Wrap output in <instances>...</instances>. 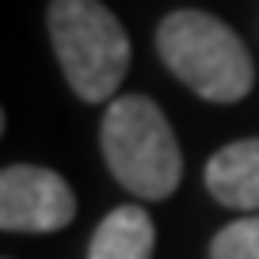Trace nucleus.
I'll list each match as a JSON object with an SVG mask.
<instances>
[{"instance_id":"nucleus-5","label":"nucleus","mask_w":259,"mask_h":259,"mask_svg":"<svg viewBox=\"0 0 259 259\" xmlns=\"http://www.w3.org/2000/svg\"><path fill=\"white\" fill-rule=\"evenodd\" d=\"M206 187L229 210H259V138L233 141L206 164Z\"/></svg>"},{"instance_id":"nucleus-4","label":"nucleus","mask_w":259,"mask_h":259,"mask_svg":"<svg viewBox=\"0 0 259 259\" xmlns=\"http://www.w3.org/2000/svg\"><path fill=\"white\" fill-rule=\"evenodd\" d=\"M76 198L57 171L12 164L0 176V225L8 233H57L73 221Z\"/></svg>"},{"instance_id":"nucleus-6","label":"nucleus","mask_w":259,"mask_h":259,"mask_svg":"<svg viewBox=\"0 0 259 259\" xmlns=\"http://www.w3.org/2000/svg\"><path fill=\"white\" fill-rule=\"evenodd\" d=\"M153 240V218L141 206H118L99 221L88 244V259H149Z\"/></svg>"},{"instance_id":"nucleus-3","label":"nucleus","mask_w":259,"mask_h":259,"mask_svg":"<svg viewBox=\"0 0 259 259\" xmlns=\"http://www.w3.org/2000/svg\"><path fill=\"white\" fill-rule=\"evenodd\" d=\"M46 23L69 88L84 103H103L114 96L130 69V38L114 12H107L99 0H54Z\"/></svg>"},{"instance_id":"nucleus-2","label":"nucleus","mask_w":259,"mask_h":259,"mask_svg":"<svg viewBox=\"0 0 259 259\" xmlns=\"http://www.w3.org/2000/svg\"><path fill=\"white\" fill-rule=\"evenodd\" d=\"M107 168L138 198H168L183 179L176 134L149 96H122L107 107L99 130Z\"/></svg>"},{"instance_id":"nucleus-7","label":"nucleus","mask_w":259,"mask_h":259,"mask_svg":"<svg viewBox=\"0 0 259 259\" xmlns=\"http://www.w3.org/2000/svg\"><path fill=\"white\" fill-rule=\"evenodd\" d=\"M210 259H259V218L225 225L210 244Z\"/></svg>"},{"instance_id":"nucleus-1","label":"nucleus","mask_w":259,"mask_h":259,"mask_svg":"<svg viewBox=\"0 0 259 259\" xmlns=\"http://www.w3.org/2000/svg\"><path fill=\"white\" fill-rule=\"evenodd\" d=\"M156 50L171 73L210 103H236L251 92L255 69L248 46L206 12H171L156 31Z\"/></svg>"}]
</instances>
